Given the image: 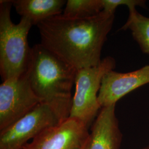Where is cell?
Listing matches in <instances>:
<instances>
[{"instance_id": "cell-1", "label": "cell", "mask_w": 149, "mask_h": 149, "mask_svg": "<svg viewBox=\"0 0 149 149\" xmlns=\"http://www.w3.org/2000/svg\"><path fill=\"white\" fill-rule=\"evenodd\" d=\"M114 20V13L104 11L85 18L54 16L37 26L40 44L76 69L95 66Z\"/></svg>"}, {"instance_id": "cell-2", "label": "cell", "mask_w": 149, "mask_h": 149, "mask_svg": "<svg viewBox=\"0 0 149 149\" xmlns=\"http://www.w3.org/2000/svg\"><path fill=\"white\" fill-rule=\"evenodd\" d=\"M77 71L38 44L31 48L26 75L33 90L42 102H70Z\"/></svg>"}, {"instance_id": "cell-3", "label": "cell", "mask_w": 149, "mask_h": 149, "mask_svg": "<svg viewBox=\"0 0 149 149\" xmlns=\"http://www.w3.org/2000/svg\"><path fill=\"white\" fill-rule=\"evenodd\" d=\"M12 1H0V72L3 81L26 74L31 48L28 35L32 24L22 17L18 24L11 18Z\"/></svg>"}, {"instance_id": "cell-4", "label": "cell", "mask_w": 149, "mask_h": 149, "mask_svg": "<svg viewBox=\"0 0 149 149\" xmlns=\"http://www.w3.org/2000/svg\"><path fill=\"white\" fill-rule=\"evenodd\" d=\"M72 102H42L16 122L0 131V149H22L30 140L69 117Z\"/></svg>"}, {"instance_id": "cell-5", "label": "cell", "mask_w": 149, "mask_h": 149, "mask_svg": "<svg viewBox=\"0 0 149 149\" xmlns=\"http://www.w3.org/2000/svg\"><path fill=\"white\" fill-rule=\"evenodd\" d=\"M115 67V60L108 56L97 66L77 70L69 117L80 120L88 128L93 124L102 108L98 96L103 78Z\"/></svg>"}, {"instance_id": "cell-6", "label": "cell", "mask_w": 149, "mask_h": 149, "mask_svg": "<svg viewBox=\"0 0 149 149\" xmlns=\"http://www.w3.org/2000/svg\"><path fill=\"white\" fill-rule=\"evenodd\" d=\"M42 102L26 74L3 81L0 85V131L23 117Z\"/></svg>"}, {"instance_id": "cell-7", "label": "cell", "mask_w": 149, "mask_h": 149, "mask_svg": "<svg viewBox=\"0 0 149 149\" xmlns=\"http://www.w3.org/2000/svg\"><path fill=\"white\" fill-rule=\"evenodd\" d=\"M88 128L80 120L69 117L49 128L22 149H79L87 141Z\"/></svg>"}, {"instance_id": "cell-8", "label": "cell", "mask_w": 149, "mask_h": 149, "mask_svg": "<svg viewBox=\"0 0 149 149\" xmlns=\"http://www.w3.org/2000/svg\"><path fill=\"white\" fill-rule=\"evenodd\" d=\"M149 84V65L129 72L111 70L102 81L98 100L102 108L116 104L123 97L140 87Z\"/></svg>"}, {"instance_id": "cell-9", "label": "cell", "mask_w": 149, "mask_h": 149, "mask_svg": "<svg viewBox=\"0 0 149 149\" xmlns=\"http://www.w3.org/2000/svg\"><path fill=\"white\" fill-rule=\"evenodd\" d=\"M116 105L102 108L92 124L85 149H120L123 135Z\"/></svg>"}, {"instance_id": "cell-10", "label": "cell", "mask_w": 149, "mask_h": 149, "mask_svg": "<svg viewBox=\"0 0 149 149\" xmlns=\"http://www.w3.org/2000/svg\"><path fill=\"white\" fill-rule=\"evenodd\" d=\"M13 6L22 17L27 18L32 25L38 24L54 16L61 15L63 6L66 3L64 0H16Z\"/></svg>"}, {"instance_id": "cell-11", "label": "cell", "mask_w": 149, "mask_h": 149, "mask_svg": "<svg viewBox=\"0 0 149 149\" xmlns=\"http://www.w3.org/2000/svg\"><path fill=\"white\" fill-rule=\"evenodd\" d=\"M120 29L130 30L143 52L149 54V17L140 14L136 9L129 11L128 20Z\"/></svg>"}, {"instance_id": "cell-12", "label": "cell", "mask_w": 149, "mask_h": 149, "mask_svg": "<svg viewBox=\"0 0 149 149\" xmlns=\"http://www.w3.org/2000/svg\"><path fill=\"white\" fill-rule=\"evenodd\" d=\"M103 9L102 0H69L63 15L71 18H85L98 15Z\"/></svg>"}, {"instance_id": "cell-13", "label": "cell", "mask_w": 149, "mask_h": 149, "mask_svg": "<svg viewBox=\"0 0 149 149\" xmlns=\"http://www.w3.org/2000/svg\"><path fill=\"white\" fill-rule=\"evenodd\" d=\"M102 3L103 11L113 13L119 6H127L129 11L135 10L137 6L146 7V1L144 0H102Z\"/></svg>"}, {"instance_id": "cell-14", "label": "cell", "mask_w": 149, "mask_h": 149, "mask_svg": "<svg viewBox=\"0 0 149 149\" xmlns=\"http://www.w3.org/2000/svg\"><path fill=\"white\" fill-rule=\"evenodd\" d=\"M140 149H149V144H148V145H146V146H145L144 148H143Z\"/></svg>"}, {"instance_id": "cell-15", "label": "cell", "mask_w": 149, "mask_h": 149, "mask_svg": "<svg viewBox=\"0 0 149 149\" xmlns=\"http://www.w3.org/2000/svg\"><path fill=\"white\" fill-rule=\"evenodd\" d=\"M87 142V141H86ZM86 142L85 144H84L81 148H80V149H85L86 148Z\"/></svg>"}, {"instance_id": "cell-16", "label": "cell", "mask_w": 149, "mask_h": 149, "mask_svg": "<svg viewBox=\"0 0 149 149\" xmlns=\"http://www.w3.org/2000/svg\"></svg>"}]
</instances>
